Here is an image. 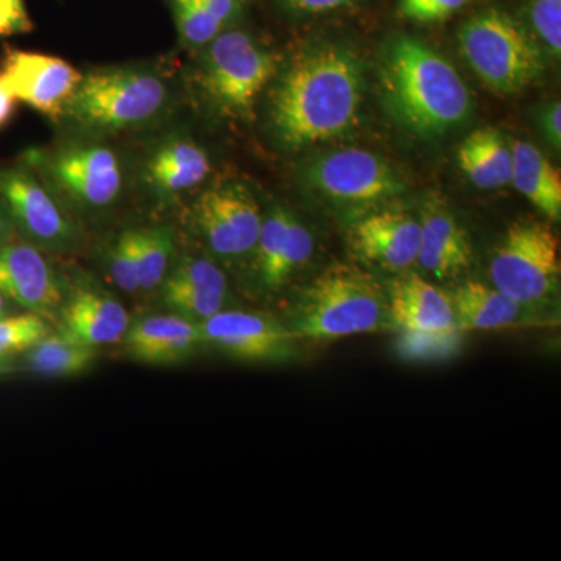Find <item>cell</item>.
I'll use <instances>...</instances> for the list:
<instances>
[{
	"instance_id": "obj_1",
	"label": "cell",
	"mask_w": 561,
	"mask_h": 561,
	"mask_svg": "<svg viewBox=\"0 0 561 561\" xmlns=\"http://www.w3.org/2000/svg\"><path fill=\"white\" fill-rule=\"evenodd\" d=\"M364 98V70L353 50L324 44L298 55L271 94L273 135L302 149L353 130Z\"/></svg>"
},
{
	"instance_id": "obj_2",
	"label": "cell",
	"mask_w": 561,
	"mask_h": 561,
	"mask_svg": "<svg viewBox=\"0 0 561 561\" xmlns=\"http://www.w3.org/2000/svg\"><path fill=\"white\" fill-rule=\"evenodd\" d=\"M379 83L394 121L421 138L445 135L470 117L471 94L460 73L415 36L387 41Z\"/></svg>"
},
{
	"instance_id": "obj_3",
	"label": "cell",
	"mask_w": 561,
	"mask_h": 561,
	"mask_svg": "<svg viewBox=\"0 0 561 561\" xmlns=\"http://www.w3.org/2000/svg\"><path fill=\"white\" fill-rule=\"evenodd\" d=\"M171 102V88L157 70L111 66L81 73L61 113L79 131L110 135L149 125Z\"/></svg>"
},
{
	"instance_id": "obj_4",
	"label": "cell",
	"mask_w": 561,
	"mask_h": 561,
	"mask_svg": "<svg viewBox=\"0 0 561 561\" xmlns=\"http://www.w3.org/2000/svg\"><path fill=\"white\" fill-rule=\"evenodd\" d=\"M387 295L370 273L335 264L306 286L295 305V337L334 341L391 330Z\"/></svg>"
},
{
	"instance_id": "obj_5",
	"label": "cell",
	"mask_w": 561,
	"mask_h": 561,
	"mask_svg": "<svg viewBox=\"0 0 561 561\" xmlns=\"http://www.w3.org/2000/svg\"><path fill=\"white\" fill-rule=\"evenodd\" d=\"M459 46L476 76L494 94H518L541 76L537 41L505 11L483 10L465 21Z\"/></svg>"
},
{
	"instance_id": "obj_6",
	"label": "cell",
	"mask_w": 561,
	"mask_h": 561,
	"mask_svg": "<svg viewBox=\"0 0 561 561\" xmlns=\"http://www.w3.org/2000/svg\"><path fill=\"white\" fill-rule=\"evenodd\" d=\"M279 69V57L249 33L221 32L203 54L197 83L219 113L250 119L257 99Z\"/></svg>"
},
{
	"instance_id": "obj_7",
	"label": "cell",
	"mask_w": 561,
	"mask_h": 561,
	"mask_svg": "<svg viewBox=\"0 0 561 561\" xmlns=\"http://www.w3.org/2000/svg\"><path fill=\"white\" fill-rule=\"evenodd\" d=\"M560 241L548 225L513 221L489 265L491 286L531 309L546 308L560 291Z\"/></svg>"
},
{
	"instance_id": "obj_8",
	"label": "cell",
	"mask_w": 561,
	"mask_h": 561,
	"mask_svg": "<svg viewBox=\"0 0 561 561\" xmlns=\"http://www.w3.org/2000/svg\"><path fill=\"white\" fill-rule=\"evenodd\" d=\"M25 164L84 208L113 205L124 186L119 157L102 144H70L51 153L31 150L25 153Z\"/></svg>"
},
{
	"instance_id": "obj_9",
	"label": "cell",
	"mask_w": 561,
	"mask_h": 561,
	"mask_svg": "<svg viewBox=\"0 0 561 561\" xmlns=\"http://www.w3.org/2000/svg\"><path fill=\"white\" fill-rule=\"evenodd\" d=\"M306 181L332 202L373 205L405 191L401 176L373 151L346 147L328 151L309 162Z\"/></svg>"
},
{
	"instance_id": "obj_10",
	"label": "cell",
	"mask_w": 561,
	"mask_h": 561,
	"mask_svg": "<svg viewBox=\"0 0 561 561\" xmlns=\"http://www.w3.org/2000/svg\"><path fill=\"white\" fill-rule=\"evenodd\" d=\"M0 203L13 225L38 245L68 249L76 241V225L31 165H0Z\"/></svg>"
},
{
	"instance_id": "obj_11",
	"label": "cell",
	"mask_w": 561,
	"mask_h": 561,
	"mask_svg": "<svg viewBox=\"0 0 561 561\" xmlns=\"http://www.w3.org/2000/svg\"><path fill=\"white\" fill-rule=\"evenodd\" d=\"M194 213L203 238L217 256L236 260L253 253L264 216L241 184H224L203 192Z\"/></svg>"
},
{
	"instance_id": "obj_12",
	"label": "cell",
	"mask_w": 561,
	"mask_h": 561,
	"mask_svg": "<svg viewBox=\"0 0 561 561\" xmlns=\"http://www.w3.org/2000/svg\"><path fill=\"white\" fill-rule=\"evenodd\" d=\"M16 102L58 119L81 79L79 70L61 58L21 49L7 50L0 70Z\"/></svg>"
},
{
	"instance_id": "obj_13",
	"label": "cell",
	"mask_w": 561,
	"mask_h": 561,
	"mask_svg": "<svg viewBox=\"0 0 561 561\" xmlns=\"http://www.w3.org/2000/svg\"><path fill=\"white\" fill-rule=\"evenodd\" d=\"M420 219L401 209H382L362 217L350 231L357 256L389 272H404L419 262Z\"/></svg>"
},
{
	"instance_id": "obj_14",
	"label": "cell",
	"mask_w": 561,
	"mask_h": 561,
	"mask_svg": "<svg viewBox=\"0 0 561 561\" xmlns=\"http://www.w3.org/2000/svg\"><path fill=\"white\" fill-rule=\"evenodd\" d=\"M316 241L311 230L289 209L275 206L262 220L256 254L261 286L278 290L312 260Z\"/></svg>"
},
{
	"instance_id": "obj_15",
	"label": "cell",
	"mask_w": 561,
	"mask_h": 561,
	"mask_svg": "<svg viewBox=\"0 0 561 561\" xmlns=\"http://www.w3.org/2000/svg\"><path fill=\"white\" fill-rule=\"evenodd\" d=\"M203 342L243 360H280L289 356L295 334L278 321L242 311H220L198 323Z\"/></svg>"
},
{
	"instance_id": "obj_16",
	"label": "cell",
	"mask_w": 561,
	"mask_h": 561,
	"mask_svg": "<svg viewBox=\"0 0 561 561\" xmlns=\"http://www.w3.org/2000/svg\"><path fill=\"white\" fill-rule=\"evenodd\" d=\"M386 295L393 330L424 339L459 331L451 297L419 275L394 279Z\"/></svg>"
},
{
	"instance_id": "obj_17",
	"label": "cell",
	"mask_w": 561,
	"mask_h": 561,
	"mask_svg": "<svg viewBox=\"0 0 561 561\" xmlns=\"http://www.w3.org/2000/svg\"><path fill=\"white\" fill-rule=\"evenodd\" d=\"M0 294L36 316H51L61 302L60 284L49 262L27 243L0 245Z\"/></svg>"
},
{
	"instance_id": "obj_18",
	"label": "cell",
	"mask_w": 561,
	"mask_h": 561,
	"mask_svg": "<svg viewBox=\"0 0 561 561\" xmlns=\"http://www.w3.org/2000/svg\"><path fill=\"white\" fill-rule=\"evenodd\" d=\"M228 284L214 262L202 257H184L164 280L162 298L176 316L202 323L224 311Z\"/></svg>"
},
{
	"instance_id": "obj_19",
	"label": "cell",
	"mask_w": 561,
	"mask_h": 561,
	"mask_svg": "<svg viewBox=\"0 0 561 561\" xmlns=\"http://www.w3.org/2000/svg\"><path fill=\"white\" fill-rule=\"evenodd\" d=\"M454 313L459 331H496L508 328L545 324L549 316H541L538 309L527 308L502 294L496 287L467 280L451 295Z\"/></svg>"
},
{
	"instance_id": "obj_20",
	"label": "cell",
	"mask_w": 561,
	"mask_h": 561,
	"mask_svg": "<svg viewBox=\"0 0 561 561\" xmlns=\"http://www.w3.org/2000/svg\"><path fill=\"white\" fill-rule=\"evenodd\" d=\"M420 225L421 241L416 264L424 272L437 279H448L470 268V239L448 209L435 202L426 203Z\"/></svg>"
},
{
	"instance_id": "obj_21",
	"label": "cell",
	"mask_w": 561,
	"mask_h": 561,
	"mask_svg": "<svg viewBox=\"0 0 561 561\" xmlns=\"http://www.w3.org/2000/svg\"><path fill=\"white\" fill-rule=\"evenodd\" d=\"M130 328L124 306L101 291H77L62 311L60 337L84 346L121 342Z\"/></svg>"
},
{
	"instance_id": "obj_22",
	"label": "cell",
	"mask_w": 561,
	"mask_h": 561,
	"mask_svg": "<svg viewBox=\"0 0 561 561\" xmlns=\"http://www.w3.org/2000/svg\"><path fill=\"white\" fill-rule=\"evenodd\" d=\"M210 173L208 153L195 140L175 136L161 142L146 164V183L162 201L201 186Z\"/></svg>"
},
{
	"instance_id": "obj_23",
	"label": "cell",
	"mask_w": 561,
	"mask_h": 561,
	"mask_svg": "<svg viewBox=\"0 0 561 561\" xmlns=\"http://www.w3.org/2000/svg\"><path fill=\"white\" fill-rule=\"evenodd\" d=\"M124 339L133 357L150 364L183 359L205 343L198 323L176 313L138 321L128 328Z\"/></svg>"
},
{
	"instance_id": "obj_24",
	"label": "cell",
	"mask_w": 561,
	"mask_h": 561,
	"mask_svg": "<svg viewBox=\"0 0 561 561\" xmlns=\"http://www.w3.org/2000/svg\"><path fill=\"white\" fill-rule=\"evenodd\" d=\"M512 181L548 219L559 221L561 217V175L537 147L524 140H513Z\"/></svg>"
},
{
	"instance_id": "obj_25",
	"label": "cell",
	"mask_w": 561,
	"mask_h": 561,
	"mask_svg": "<svg viewBox=\"0 0 561 561\" xmlns=\"http://www.w3.org/2000/svg\"><path fill=\"white\" fill-rule=\"evenodd\" d=\"M461 172L479 190H500L512 181V147L494 128L472 131L460 144Z\"/></svg>"
},
{
	"instance_id": "obj_26",
	"label": "cell",
	"mask_w": 561,
	"mask_h": 561,
	"mask_svg": "<svg viewBox=\"0 0 561 561\" xmlns=\"http://www.w3.org/2000/svg\"><path fill=\"white\" fill-rule=\"evenodd\" d=\"M95 354L98 353L92 346L66 341L60 335H47L24 351V365L27 370L38 375L60 378L87 370L95 359Z\"/></svg>"
},
{
	"instance_id": "obj_27",
	"label": "cell",
	"mask_w": 561,
	"mask_h": 561,
	"mask_svg": "<svg viewBox=\"0 0 561 561\" xmlns=\"http://www.w3.org/2000/svg\"><path fill=\"white\" fill-rule=\"evenodd\" d=\"M140 289L151 290L161 286L168 275L173 256V236L169 228L136 230Z\"/></svg>"
},
{
	"instance_id": "obj_28",
	"label": "cell",
	"mask_w": 561,
	"mask_h": 561,
	"mask_svg": "<svg viewBox=\"0 0 561 561\" xmlns=\"http://www.w3.org/2000/svg\"><path fill=\"white\" fill-rule=\"evenodd\" d=\"M180 39L190 47H206L224 32L217 21L198 0H171Z\"/></svg>"
},
{
	"instance_id": "obj_29",
	"label": "cell",
	"mask_w": 561,
	"mask_h": 561,
	"mask_svg": "<svg viewBox=\"0 0 561 561\" xmlns=\"http://www.w3.org/2000/svg\"><path fill=\"white\" fill-rule=\"evenodd\" d=\"M49 335L46 321L36 313L0 319V356L24 353Z\"/></svg>"
},
{
	"instance_id": "obj_30",
	"label": "cell",
	"mask_w": 561,
	"mask_h": 561,
	"mask_svg": "<svg viewBox=\"0 0 561 561\" xmlns=\"http://www.w3.org/2000/svg\"><path fill=\"white\" fill-rule=\"evenodd\" d=\"M108 271L122 290H140L136 230L124 231L117 238L110 251Z\"/></svg>"
},
{
	"instance_id": "obj_31",
	"label": "cell",
	"mask_w": 561,
	"mask_h": 561,
	"mask_svg": "<svg viewBox=\"0 0 561 561\" xmlns=\"http://www.w3.org/2000/svg\"><path fill=\"white\" fill-rule=\"evenodd\" d=\"M531 31L553 57L561 54V0H529L527 2Z\"/></svg>"
},
{
	"instance_id": "obj_32",
	"label": "cell",
	"mask_w": 561,
	"mask_h": 561,
	"mask_svg": "<svg viewBox=\"0 0 561 561\" xmlns=\"http://www.w3.org/2000/svg\"><path fill=\"white\" fill-rule=\"evenodd\" d=\"M470 0H400L401 16L415 22H440L463 9Z\"/></svg>"
},
{
	"instance_id": "obj_33",
	"label": "cell",
	"mask_w": 561,
	"mask_h": 561,
	"mask_svg": "<svg viewBox=\"0 0 561 561\" xmlns=\"http://www.w3.org/2000/svg\"><path fill=\"white\" fill-rule=\"evenodd\" d=\"M33 31L25 0H0V36L24 35Z\"/></svg>"
},
{
	"instance_id": "obj_34",
	"label": "cell",
	"mask_w": 561,
	"mask_h": 561,
	"mask_svg": "<svg viewBox=\"0 0 561 561\" xmlns=\"http://www.w3.org/2000/svg\"><path fill=\"white\" fill-rule=\"evenodd\" d=\"M540 130L553 149L560 150L561 146V103L553 101L541 110Z\"/></svg>"
},
{
	"instance_id": "obj_35",
	"label": "cell",
	"mask_w": 561,
	"mask_h": 561,
	"mask_svg": "<svg viewBox=\"0 0 561 561\" xmlns=\"http://www.w3.org/2000/svg\"><path fill=\"white\" fill-rule=\"evenodd\" d=\"M198 2L227 27L242 13L245 0H198Z\"/></svg>"
},
{
	"instance_id": "obj_36",
	"label": "cell",
	"mask_w": 561,
	"mask_h": 561,
	"mask_svg": "<svg viewBox=\"0 0 561 561\" xmlns=\"http://www.w3.org/2000/svg\"><path fill=\"white\" fill-rule=\"evenodd\" d=\"M356 0H286L290 9L301 11V13H327V11L343 9Z\"/></svg>"
},
{
	"instance_id": "obj_37",
	"label": "cell",
	"mask_w": 561,
	"mask_h": 561,
	"mask_svg": "<svg viewBox=\"0 0 561 561\" xmlns=\"http://www.w3.org/2000/svg\"><path fill=\"white\" fill-rule=\"evenodd\" d=\"M14 108H16V99L13 98L5 81L0 76V128L9 124L13 117Z\"/></svg>"
},
{
	"instance_id": "obj_38",
	"label": "cell",
	"mask_w": 561,
	"mask_h": 561,
	"mask_svg": "<svg viewBox=\"0 0 561 561\" xmlns=\"http://www.w3.org/2000/svg\"><path fill=\"white\" fill-rule=\"evenodd\" d=\"M11 228H13V221H11L9 214H7L5 208L0 203V245L10 242Z\"/></svg>"
},
{
	"instance_id": "obj_39",
	"label": "cell",
	"mask_w": 561,
	"mask_h": 561,
	"mask_svg": "<svg viewBox=\"0 0 561 561\" xmlns=\"http://www.w3.org/2000/svg\"><path fill=\"white\" fill-rule=\"evenodd\" d=\"M20 370L16 354L14 356H0V376L11 375V373Z\"/></svg>"
},
{
	"instance_id": "obj_40",
	"label": "cell",
	"mask_w": 561,
	"mask_h": 561,
	"mask_svg": "<svg viewBox=\"0 0 561 561\" xmlns=\"http://www.w3.org/2000/svg\"><path fill=\"white\" fill-rule=\"evenodd\" d=\"M9 313V300L0 294V319Z\"/></svg>"
}]
</instances>
